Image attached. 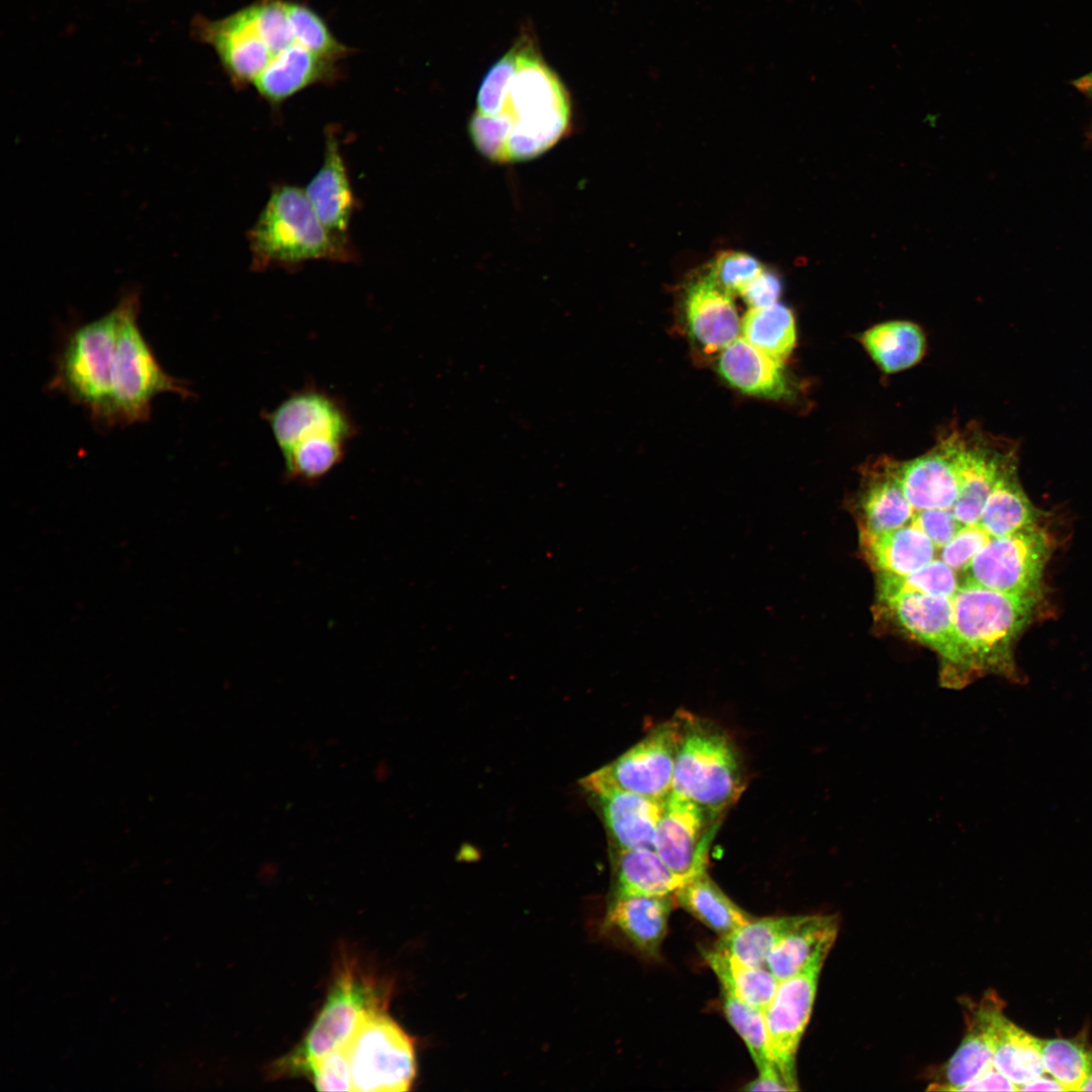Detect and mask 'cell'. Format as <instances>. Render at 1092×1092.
I'll return each mask as SVG.
<instances>
[{"instance_id": "6da1fadb", "label": "cell", "mask_w": 1092, "mask_h": 1092, "mask_svg": "<svg viewBox=\"0 0 1092 1092\" xmlns=\"http://www.w3.org/2000/svg\"><path fill=\"white\" fill-rule=\"evenodd\" d=\"M515 46V74L506 82L480 84L468 126L479 154L499 164L543 155L566 135L571 122L568 92L532 38L522 36Z\"/></svg>"}, {"instance_id": "7a4b0ae2", "label": "cell", "mask_w": 1092, "mask_h": 1092, "mask_svg": "<svg viewBox=\"0 0 1092 1092\" xmlns=\"http://www.w3.org/2000/svg\"><path fill=\"white\" fill-rule=\"evenodd\" d=\"M266 421L290 481L313 485L344 458L356 426L340 399L324 389L305 387L266 414Z\"/></svg>"}, {"instance_id": "3957f363", "label": "cell", "mask_w": 1092, "mask_h": 1092, "mask_svg": "<svg viewBox=\"0 0 1092 1092\" xmlns=\"http://www.w3.org/2000/svg\"><path fill=\"white\" fill-rule=\"evenodd\" d=\"M389 996L386 980L366 971L355 957L342 952L315 1019L301 1040L272 1063L270 1076H304L314 1062L346 1046L367 1016L386 1010Z\"/></svg>"}, {"instance_id": "277c9868", "label": "cell", "mask_w": 1092, "mask_h": 1092, "mask_svg": "<svg viewBox=\"0 0 1092 1092\" xmlns=\"http://www.w3.org/2000/svg\"><path fill=\"white\" fill-rule=\"evenodd\" d=\"M1038 597L1001 593L963 583L951 598L953 624L969 678L1016 675L1013 645L1031 619Z\"/></svg>"}, {"instance_id": "5b68a950", "label": "cell", "mask_w": 1092, "mask_h": 1092, "mask_svg": "<svg viewBox=\"0 0 1092 1092\" xmlns=\"http://www.w3.org/2000/svg\"><path fill=\"white\" fill-rule=\"evenodd\" d=\"M248 237L252 267L257 270L294 268L315 260L355 259L350 244L325 228L304 190L294 185L273 188Z\"/></svg>"}, {"instance_id": "8992f818", "label": "cell", "mask_w": 1092, "mask_h": 1092, "mask_svg": "<svg viewBox=\"0 0 1092 1092\" xmlns=\"http://www.w3.org/2000/svg\"><path fill=\"white\" fill-rule=\"evenodd\" d=\"M119 324L111 375L109 427L149 420L153 399L164 392L193 397L185 381L168 374L139 326L140 293L130 290L116 303Z\"/></svg>"}, {"instance_id": "52a82bcc", "label": "cell", "mask_w": 1092, "mask_h": 1092, "mask_svg": "<svg viewBox=\"0 0 1092 1092\" xmlns=\"http://www.w3.org/2000/svg\"><path fill=\"white\" fill-rule=\"evenodd\" d=\"M681 716L672 792L719 819L744 790L739 753L730 737L712 722L689 712Z\"/></svg>"}, {"instance_id": "ba28073f", "label": "cell", "mask_w": 1092, "mask_h": 1092, "mask_svg": "<svg viewBox=\"0 0 1092 1092\" xmlns=\"http://www.w3.org/2000/svg\"><path fill=\"white\" fill-rule=\"evenodd\" d=\"M119 324L116 304L74 329L56 361L49 389L81 405L98 425L109 427L111 375Z\"/></svg>"}, {"instance_id": "9c48e42d", "label": "cell", "mask_w": 1092, "mask_h": 1092, "mask_svg": "<svg viewBox=\"0 0 1092 1092\" xmlns=\"http://www.w3.org/2000/svg\"><path fill=\"white\" fill-rule=\"evenodd\" d=\"M346 1052L353 1091L402 1092L412 1088L417 1074L415 1042L386 1010L361 1022Z\"/></svg>"}, {"instance_id": "30bf717a", "label": "cell", "mask_w": 1092, "mask_h": 1092, "mask_svg": "<svg viewBox=\"0 0 1092 1092\" xmlns=\"http://www.w3.org/2000/svg\"><path fill=\"white\" fill-rule=\"evenodd\" d=\"M682 730L681 712L661 723L616 760L582 780L596 795L621 790L665 799L672 791V779Z\"/></svg>"}, {"instance_id": "8fae6325", "label": "cell", "mask_w": 1092, "mask_h": 1092, "mask_svg": "<svg viewBox=\"0 0 1092 1092\" xmlns=\"http://www.w3.org/2000/svg\"><path fill=\"white\" fill-rule=\"evenodd\" d=\"M1050 554V539L1037 525L991 537L964 571V583L1039 598Z\"/></svg>"}, {"instance_id": "7c38bea8", "label": "cell", "mask_w": 1092, "mask_h": 1092, "mask_svg": "<svg viewBox=\"0 0 1092 1092\" xmlns=\"http://www.w3.org/2000/svg\"><path fill=\"white\" fill-rule=\"evenodd\" d=\"M823 964L814 962L780 981L763 1011L770 1059L793 1091L799 1089L796 1054L811 1016Z\"/></svg>"}, {"instance_id": "4fadbf2b", "label": "cell", "mask_w": 1092, "mask_h": 1092, "mask_svg": "<svg viewBox=\"0 0 1092 1092\" xmlns=\"http://www.w3.org/2000/svg\"><path fill=\"white\" fill-rule=\"evenodd\" d=\"M882 602L910 636L941 657V680L945 686L963 687L970 680L963 647L954 629L951 598L912 593L897 595Z\"/></svg>"}, {"instance_id": "5bb4252c", "label": "cell", "mask_w": 1092, "mask_h": 1092, "mask_svg": "<svg viewBox=\"0 0 1092 1092\" xmlns=\"http://www.w3.org/2000/svg\"><path fill=\"white\" fill-rule=\"evenodd\" d=\"M718 819L690 799L670 792L664 799L654 850L676 875L690 880L706 872Z\"/></svg>"}, {"instance_id": "9a60e30c", "label": "cell", "mask_w": 1092, "mask_h": 1092, "mask_svg": "<svg viewBox=\"0 0 1092 1092\" xmlns=\"http://www.w3.org/2000/svg\"><path fill=\"white\" fill-rule=\"evenodd\" d=\"M192 32L214 50L237 87L254 84L272 59L258 31L252 5L216 20L196 17Z\"/></svg>"}, {"instance_id": "2e32d148", "label": "cell", "mask_w": 1092, "mask_h": 1092, "mask_svg": "<svg viewBox=\"0 0 1092 1092\" xmlns=\"http://www.w3.org/2000/svg\"><path fill=\"white\" fill-rule=\"evenodd\" d=\"M963 437L952 434L913 460L896 462V474L915 512L950 510L959 493V453Z\"/></svg>"}, {"instance_id": "e0dca14e", "label": "cell", "mask_w": 1092, "mask_h": 1092, "mask_svg": "<svg viewBox=\"0 0 1092 1092\" xmlns=\"http://www.w3.org/2000/svg\"><path fill=\"white\" fill-rule=\"evenodd\" d=\"M685 310L689 332L705 352L722 351L738 338L741 323L732 293L717 282L710 268L689 282Z\"/></svg>"}, {"instance_id": "ac0fdd59", "label": "cell", "mask_w": 1092, "mask_h": 1092, "mask_svg": "<svg viewBox=\"0 0 1092 1092\" xmlns=\"http://www.w3.org/2000/svg\"><path fill=\"white\" fill-rule=\"evenodd\" d=\"M303 190L325 228L338 240L350 244L348 232L356 198L333 129L326 130L323 164Z\"/></svg>"}, {"instance_id": "d6986e66", "label": "cell", "mask_w": 1092, "mask_h": 1092, "mask_svg": "<svg viewBox=\"0 0 1092 1092\" xmlns=\"http://www.w3.org/2000/svg\"><path fill=\"white\" fill-rule=\"evenodd\" d=\"M1002 1002L988 994L968 1010V1027L961 1045L944 1065L940 1079L930 1089L960 1091L993 1066L991 1021Z\"/></svg>"}, {"instance_id": "ffe728a7", "label": "cell", "mask_w": 1092, "mask_h": 1092, "mask_svg": "<svg viewBox=\"0 0 1092 1092\" xmlns=\"http://www.w3.org/2000/svg\"><path fill=\"white\" fill-rule=\"evenodd\" d=\"M783 362L738 337L721 351L718 371L732 387L743 393L781 399L792 394Z\"/></svg>"}, {"instance_id": "44dd1931", "label": "cell", "mask_w": 1092, "mask_h": 1092, "mask_svg": "<svg viewBox=\"0 0 1092 1092\" xmlns=\"http://www.w3.org/2000/svg\"><path fill=\"white\" fill-rule=\"evenodd\" d=\"M595 796L618 849H654L664 799L621 790H609Z\"/></svg>"}, {"instance_id": "7402d4cb", "label": "cell", "mask_w": 1092, "mask_h": 1092, "mask_svg": "<svg viewBox=\"0 0 1092 1092\" xmlns=\"http://www.w3.org/2000/svg\"><path fill=\"white\" fill-rule=\"evenodd\" d=\"M675 905L673 894L611 899L604 924L620 932L642 953L655 957Z\"/></svg>"}, {"instance_id": "603a6c76", "label": "cell", "mask_w": 1092, "mask_h": 1092, "mask_svg": "<svg viewBox=\"0 0 1092 1092\" xmlns=\"http://www.w3.org/2000/svg\"><path fill=\"white\" fill-rule=\"evenodd\" d=\"M335 63L296 41L278 53L253 85L262 98L279 105L315 83L331 81Z\"/></svg>"}, {"instance_id": "cb8c5ba5", "label": "cell", "mask_w": 1092, "mask_h": 1092, "mask_svg": "<svg viewBox=\"0 0 1092 1092\" xmlns=\"http://www.w3.org/2000/svg\"><path fill=\"white\" fill-rule=\"evenodd\" d=\"M838 928L836 915H803L795 928L769 953L765 966L782 981L814 962H825Z\"/></svg>"}, {"instance_id": "d4e9b609", "label": "cell", "mask_w": 1092, "mask_h": 1092, "mask_svg": "<svg viewBox=\"0 0 1092 1092\" xmlns=\"http://www.w3.org/2000/svg\"><path fill=\"white\" fill-rule=\"evenodd\" d=\"M859 541L867 561L879 574H909L936 554L931 540L910 524L882 533L860 531Z\"/></svg>"}, {"instance_id": "484cf974", "label": "cell", "mask_w": 1092, "mask_h": 1092, "mask_svg": "<svg viewBox=\"0 0 1092 1092\" xmlns=\"http://www.w3.org/2000/svg\"><path fill=\"white\" fill-rule=\"evenodd\" d=\"M867 475L860 496V531L882 533L908 525L915 513L896 474V461L877 462Z\"/></svg>"}, {"instance_id": "4316f807", "label": "cell", "mask_w": 1092, "mask_h": 1092, "mask_svg": "<svg viewBox=\"0 0 1092 1092\" xmlns=\"http://www.w3.org/2000/svg\"><path fill=\"white\" fill-rule=\"evenodd\" d=\"M1005 457L963 440L959 453V493L950 511L961 526L978 524Z\"/></svg>"}, {"instance_id": "83f0119b", "label": "cell", "mask_w": 1092, "mask_h": 1092, "mask_svg": "<svg viewBox=\"0 0 1092 1092\" xmlns=\"http://www.w3.org/2000/svg\"><path fill=\"white\" fill-rule=\"evenodd\" d=\"M994 1067L1018 1088L1044 1072L1041 1038L1009 1020L999 1007L991 1021Z\"/></svg>"}, {"instance_id": "f1b7e54d", "label": "cell", "mask_w": 1092, "mask_h": 1092, "mask_svg": "<svg viewBox=\"0 0 1092 1092\" xmlns=\"http://www.w3.org/2000/svg\"><path fill=\"white\" fill-rule=\"evenodd\" d=\"M1036 520V510L1018 481L1013 460L1006 457L978 525L991 537H1001L1032 527Z\"/></svg>"}, {"instance_id": "f546056e", "label": "cell", "mask_w": 1092, "mask_h": 1092, "mask_svg": "<svg viewBox=\"0 0 1092 1092\" xmlns=\"http://www.w3.org/2000/svg\"><path fill=\"white\" fill-rule=\"evenodd\" d=\"M687 881L673 873L654 849H618L612 899L671 895Z\"/></svg>"}, {"instance_id": "4dcf8cb0", "label": "cell", "mask_w": 1092, "mask_h": 1092, "mask_svg": "<svg viewBox=\"0 0 1092 1092\" xmlns=\"http://www.w3.org/2000/svg\"><path fill=\"white\" fill-rule=\"evenodd\" d=\"M673 897L678 906L720 937L731 934L753 918L735 904L707 872L687 881Z\"/></svg>"}, {"instance_id": "1f68e13d", "label": "cell", "mask_w": 1092, "mask_h": 1092, "mask_svg": "<svg viewBox=\"0 0 1092 1092\" xmlns=\"http://www.w3.org/2000/svg\"><path fill=\"white\" fill-rule=\"evenodd\" d=\"M860 340L876 364L886 373L915 365L925 351L921 329L910 322L894 321L874 326L862 334Z\"/></svg>"}, {"instance_id": "d6a6232c", "label": "cell", "mask_w": 1092, "mask_h": 1092, "mask_svg": "<svg viewBox=\"0 0 1092 1092\" xmlns=\"http://www.w3.org/2000/svg\"><path fill=\"white\" fill-rule=\"evenodd\" d=\"M704 958L718 978L722 990L764 1011L780 982L766 966L744 964L715 947L704 951Z\"/></svg>"}, {"instance_id": "836d02e7", "label": "cell", "mask_w": 1092, "mask_h": 1092, "mask_svg": "<svg viewBox=\"0 0 1092 1092\" xmlns=\"http://www.w3.org/2000/svg\"><path fill=\"white\" fill-rule=\"evenodd\" d=\"M802 917L803 915L753 917L731 934L720 937L715 948L744 964L765 966L769 953Z\"/></svg>"}, {"instance_id": "e575fe53", "label": "cell", "mask_w": 1092, "mask_h": 1092, "mask_svg": "<svg viewBox=\"0 0 1092 1092\" xmlns=\"http://www.w3.org/2000/svg\"><path fill=\"white\" fill-rule=\"evenodd\" d=\"M740 331L752 346L782 361L790 356L796 345L795 316L788 306L779 302L749 308L741 321Z\"/></svg>"}, {"instance_id": "d590c367", "label": "cell", "mask_w": 1092, "mask_h": 1092, "mask_svg": "<svg viewBox=\"0 0 1092 1092\" xmlns=\"http://www.w3.org/2000/svg\"><path fill=\"white\" fill-rule=\"evenodd\" d=\"M1041 1059L1045 1074L1065 1091H1081L1092 1068V1045L1084 1031L1072 1038L1041 1039Z\"/></svg>"}, {"instance_id": "8d00e7d4", "label": "cell", "mask_w": 1092, "mask_h": 1092, "mask_svg": "<svg viewBox=\"0 0 1092 1092\" xmlns=\"http://www.w3.org/2000/svg\"><path fill=\"white\" fill-rule=\"evenodd\" d=\"M959 587L956 571L939 558L906 575L880 573L878 580L881 601L912 593L952 598Z\"/></svg>"}, {"instance_id": "74e56055", "label": "cell", "mask_w": 1092, "mask_h": 1092, "mask_svg": "<svg viewBox=\"0 0 1092 1092\" xmlns=\"http://www.w3.org/2000/svg\"><path fill=\"white\" fill-rule=\"evenodd\" d=\"M722 997L726 1018L746 1044L757 1071L774 1064L769 1056L763 1011L725 990H722Z\"/></svg>"}, {"instance_id": "f35d334b", "label": "cell", "mask_w": 1092, "mask_h": 1092, "mask_svg": "<svg viewBox=\"0 0 1092 1092\" xmlns=\"http://www.w3.org/2000/svg\"><path fill=\"white\" fill-rule=\"evenodd\" d=\"M287 11L295 39L308 51L333 62L347 54L324 19L311 8L287 1Z\"/></svg>"}, {"instance_id": "ab89813d", "label": "cell", "mask_w": 1092, "mask_h": 1092, "mask_svg": "<svg viewBox=\"0 0 1092 1092\" xmlns=\"http://www.w3.org/2000/svg\"><path fill=\"white\" fill-rule=\"evenodd\" d=\"M709 268L725 290L738 293L764 267L755 257L747 253L725 251L717 255Z\"/></svg>"}, {"instance_id": "60d3db41", "label": "cell", "mask_w": 1092, "mask_h": 1092, "mask_svg": "<svg viewBox=\"0 0 1092 1092\" xmlns=\"http://www.w3.org/2000/svg\"><path fill=\"white\" fill-rule=\"evenodd\" d=\"M318 1091H353L346 1046L314 1062L304 1075Z\"/></svg>"}, {"instance_id": "b9f144b4", "label": "cell", "mask_w": 1092, "mask_h": 1092, "mask_svg": "<svg viewBox=\"0 0 1092 1092\" xmlns=\"http://www.w3.org/2000/svg\"><path fill=\"white\" fill-rule=\"evenodd\" d=\"M991 539L978 524L963 526L941 549L939 559L954 571H965L974 556Z\"/></svg>"}, {"instance_id": "7bdbcfd3", "label": "cell", "mask_w": 1092, "mask_h": 1092, "mask_svg": "<svg viewBox=\"0 0 1092 1092\" xmlns=\"http://www.w3.org/2000/svg\"><path fill=\"white\" fill-rule=\"evenodd\" d=\"M909 524L923 532L936 550L946 545L963 527L950 510L941 509L915 512Z\"/></svg>"}, {"instance_id": "ee69618b", "label": "cell", "mask_w": 1092, "mask_h": 1092, "mask_svg": "<svg viewBox=\"0 0 1092 1092\" xmlns=\"http://www.w3.org/2000/svg\"><path fill=\"white\" fill-rule=\"evenodd\" d=\"M782 290L783 284L780 276L772 270L763 268L738 293L745 303L750 308H753L778 302Z\"/></svg>"}, {"instance_id": "f6af8a7d", "label": "cell", "mask_w": 1092, "mask_h": 1092, "mask_svg": "<svg viewBox=\"0 0 1092 1092\" xmlns=\"http://www.w3.org/2000/svg\"><path fill=\"white\" fill-rule=\"evenodd\" d=\"M960 1091H1018V1088L993 1065Z\"/></svg>"}, {"instance_id": "bcb514c9", "label": "cell", "mask_w": 1092, "mask_h": 1092, "mask_svg": "<svg viewBox=\"0 0 1092 1092\" xmlns=\"http://www.w3.org/2000/svg\"><path fill=\"white\" fill-rule=\"evenodd\" d=\"M745 1091H793L778 1068L771 1064L758 1070L757 1077L748 1082Z\"/></svg>"}, {"instance_id": "7dc6e473", "label": "cell", "mask_w": 1092, "mask_h": 1092, "mask_svg": "<svg viewBox=\"0 0 1092 1092\" xmlns=\"http://www.w3.org/2000/svg\"><path fill=\"white\" fill-rule=\"evenodd\" d=\"M1020 1091H1065L1062 1085L1054 1079L1051 1075L1045 1076V1073L1039 1077L1023 1084L1019 1088Z\"/></svg>"}, {"instance_id": "c3c4849f", "label": "cell", "mask_w": 1092, "mask_h": 1092, "mask_svg": "<svg viewBox=\"0 0 1092 1092\" xmlns=\"http://www.w3.org/2000/svg\"><path fill=\"white\" fill-rule=\"evenodd\" d=\"M1073 85L1084 95L1092 98V72L1074 80Z\"/></svg>"}, {"instance_id": "681fc988", "label": "cell", "mask_w": 1092, "mask_h": 1092, "mask_svg": "<svg viewBox=\"0 0 1092 1092\" xmlns=\"http://www.w3.org/2000/svg\"><path fill=\"white\" fill-rule=\"evenodd\" d=\"M1081 1091H1092V1068L1086 1082L1081 1088Z\"/></svg>"}]
</instances>
